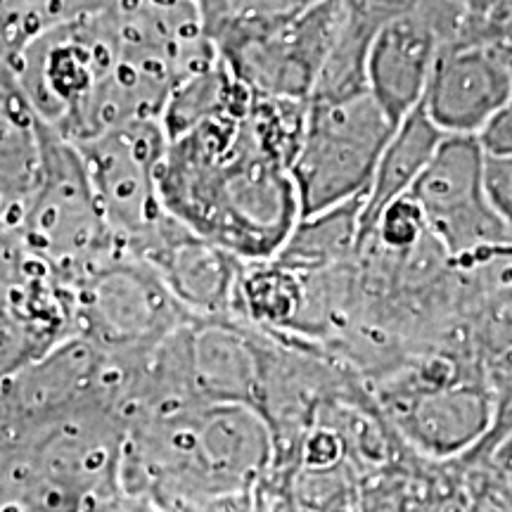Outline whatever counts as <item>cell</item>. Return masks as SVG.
I'll list each match as a JSON object with an SVG mask.
<instances>
[{
  "mask_svg": "<svg viewBox=\"0 0 512 512\" xmlns=\"http://www.w3.org/2000/svg\"><path fill=\"white\" fill-rule=\"evenodd\" d=\"M166 211L242 261L273 259L302 219L290 164L247 114H221L169 140L157 169Z\"/></svg>",
  "mask_w": 512,
  "mask_h": 512,
  "instance_id": "1",
  "label": "cell"
},
{
  "mask_svg": "<svg viewBox=\"0 0 512 512\" xmlns=\"http://www.w3.org/2000/svg\"><path fill=\"white\" fill-rule=\"evenodd\" d=\"M43 181L15 235L74 287L126 256L95 197L81 150L41 119Z\"/></svg>",
  "mask_w": 512,
  "mask_h": 512,
  "instance_id": "2",
  "label": "cell"
},
{
  "mask_svg": "<svg viewBox=\"0 0 512 512\" xmlns=\"http://www.w3.org/2000/svg\"><path fill=\"white\" fill-rule=\"evenodd\" d=\"M396 124L373 93L311 102L302 147L292 164L302 219L368 195Z\"/></svg>",
  "mask_w": 512,
  "mask_h": 512,
  "instance_id": "3",
  "label": "cell"
},
{
  "mask_svg": "<svg viewBox=\"0 0 512 512\" xmlns=\"http://www.w3.org/2000/svg\"><path fill=\"white\" fill-rule=\"evenodd\" d=\"M411 195L458 268L482 264L512 242V228L486 190V152L477 136L448 133Z\"/></svg>",
  "mask_w": 512,
  "mask_h": 512,
  "instance_id": "4",
  "label": "cell"
},
{
  "mask_svg": "<svg viewBox=\"0 0 512 512\" xmlns=\"http://www.w3.org/2000/svg\"><path fill=\"white\" fill-rule=\"evenodd\" d=\"M79 335L105 349H150L195 318L145 261L126 254L76 285Z\"/></svg>",
  "mask_w": 512,
  "mask_h": 512,
  "instance_id": "5",
  "label": "cell"
},
{
  "mask_svg": "<svg viewBox=\"0 0 512 512\" xmlns=\"http://www.w3.org/2000/svg\"><path fill=\"white\" fill-rule=\"evenodd\" d=\"M166 145L159 119H136L76 147L86 162L93 192L117 238L128 247L150 233L166 211L159 197L157 169Z\"/></svg>",
  "mask_w": 512,
  "mask_h": 512,
  "instance_id": "6",
  "label": "cell"
},
{
  "mask_svg": "<svg viewBox=\"0 0 512 512\" xmlns=\"http://www.w3.org/2000/svg\"><path fill=\"white\" fill-rule=\"evenodd\" d=\"M79 335L76 287L15 235L3 233V375H12Z\"/></svg>",
  "mask_w": 512,
  "mask_h": 512,
  "instance_id": "7",
  "label": "cell"
},
{
  "mask_svg": "<svg viewBox=\"0 0 512 512\" xmlns=\"http://www.w3.org/2000/svg\"><path fill=\"white\" fill-rule=\"evenodd\" d=\"M384 418L422 458L446 463L482 444L496 420L489 373L437 387L370 389Z\"/></svg>",
  "mask_w": 512,
  "mask_h": 512,
  "instance_id": "8",
  "label": "cell"
},
{
  "mask_svg": "<svg viewBox=\"0 0 512 512\" xmlns=\"http://www.w3.org/2000/svg\"><path fill=\"white\" fill-rule=\"evenodd\" d=\"M344 15V0H316L299 15L221 57L256 93L311 100Z\"/></svg>",
  "mask_w": 512,
  "mask_h": 512,
  "instance_id": "9",
  "label": "cell"
},
{
  "mask_svg": "<svg viewBox=\"0 0 512 512\" xmlns=\"http://www.w3.org/2000/svg\"><path fill=\"white\" fill-rule=\"evenodd\" d=\"M128 254L155 268L195 318H235L245 261L192 233L176 216L166 214L128 247Z\"/></svg>",
  "mask_w": 512,
  "mask_h": 512,
  "instance_id": "10",
  "label": "cell"
},
{
  "mask_svg": "<svg viewBox=\"0 0 512 512\" xmlns=\"http://www.w3.org/2000/svg\"><path fill=\"white\" fill-rule=\"evenodd\" d=\"M512 98V83L489 43L446 46L434 62L422 105L446 133L477 136Z\"/></svg>",
  "mask_w": 512,
  "mask_h": 512,
  "instance_id": "11",
  "label": "cell"
},
{
  "mask_svg": "<svg viewBox=\"0 0 512 512\" xmlns=\"http://www.w3.org/2000/svg\"><path fill=\"white\" fill-rule=\"evenodd\" d=\"M441 48L439 31L420 8L392 19L375 34L368 55V88L396 126L425 98Z\"/></svg>",
  "mask_w": 512,
  "mask_h": 512,
  "instance_id": "12",
  "label": "cell"
},
{
  "mask_svg": "<svg viewBox=\"0 0 512 512\" xmlns=\"http://www.w3.org/2000/svg\"><path fill=\"white\" fill-rule=\"evenodd\" d=\"M192 375L202 403H252L259 394V347L252 323L204 318L192 325Z\"/></svg>",
  "mask_w": 512,
  "mask_h": 512,
  "instance_id": "13",
  "label": "cell"
},
{
  "mask_svg": "<svg viewBox=\"0 0 512 512\" xmlns=\"http://www.w3.org/2000/svg\"><path fill=\"white\" fill-rule=\"evenodd\" d=\"M3 230L22 226L43 181L41 117L15 74L3 67Z\"/></svg>",
  "mask_w": 512,
  "mask_h": 512,
  "instance_id": "14",
  "label": "cell"
},
{
  "mask_svg": "<svg viewBox=\"0 0 512 512\" xmlns=\"http://www.w3.org/2000/svg\"><path fill=\"white\" fill-rule=\"evenodd\" d=\"M446 136L448 133L439 128L422 102L396 126L392 140L384 147L380 162H377L373 183H370L366 204H363L358 249L370 238L382 211L401 195L411 192Z\"/></svg>",
  "mask_w": 512,
  "mask_h": 512,
  "instance_id": "15",
  "label": "cell"
},
{
  "mask_svg": "<svg viewBox=\"0 0 512 512\" xmlns=\"http://www.w3.org/2000/svg\"><path fill=\"white\" fill-rule=\"evenodd\" d=\"M254 91L219 57L207 69L185 76L169 93L162 110L166 138L174 140L202 121L221 117V114H240L245 117L252 107Z\"/></svg>",
  "mask_w": 512,
  "mask_h": 512,
  "instance_id": "16",
  "label": "cell"
},
{
  "mask_svg": "<svg viewBox=\"0 0 512 512\" xmlns=\"http://www.w3.org/2000/svg\"><path fill=\"white\" fill-rule=\"evenodd\" d=\"M366 197L358 195L323 214L299 219L273 261L297 273L325 271L354 261L358 256V233H361V211Z\"/></svg>",
  "mask_w": 512,
  "mask_h": 512,
  "instance_id": "17",
  "label": "cell"
},
{
  "mask_svg": "<svg viewBox=\"0 0 512 512\" xmlns=\"http://www.w3.org/2000/svg\"><path fill=\"white\" fill-rule=\"evenodd\" d=\"M347 10V8H344ZM377 31L361 19L344 15V24L325 60L311 102H335L368 93V55Z\"/></svg>",
  "mask_w": 512,
  "mask_h": 512,
  "instance_id": "18",
  "label": "cell"
},
{
  "mask_svg": "<svg viewBox=\"0 0 512 512\" xmlns=\"http://www.w3.org/2000/svg\"><path fill=\"white\" fill-rule=\"evenodd\" d=\"M472 344L486 361L512 349V285L484 294L467 316Z\"/></svg>",
  "mask_w": 512,
  "mask_h": 512,
  "instance_id": "19",
  "label": "cell"
},
{
  "mask_svg": "<svg viewBox=\"0 0 512 512\" xmlns=\"http://www.w3.org/2000/svg\"><path fill=\"white\" fill-rule=\"evenodd\" d=\"M427 233H430V223H427L425 211L408 192V195H401L399 200H394L382 211L368 240L380 242L382 247L394 249V252H406V249L418 245Z\"/></svg>",
  "mask_w": 512,
  "mask_h": 512,
  "instance_id": "20",
  "label": "cell"
},
{
  "mask_svg": "<svg viewBox=\"0 0 512 512\" xmlns=\"http://www.w3.org/2000/svg\"><path fill=\"white\" fill-rule=\"evenodd\" d=\"M512 43V0H477L467 5L463 38L458 46Z\"/></svg>",
  "mask_w": 512,
  "mask_h": 512,
  "instance_id": "21",
  "label": "cell"
},
{
  "mask_svg": "<svg viewBox=\"0 0 512 512\" xmlns=\"http://www.w3.org/2000/svg\"><path fill=\"white\" fill-rule=\"evenodd\" d=\"M418 3L420 0H344V8L351 17L380 31L384 24L411 12Z\"/></svg>",
  "mask_w": 512,
  "mask_h": 512,
  "instance_id": "22",
  "label": "cell"
},
{
  "mask_svg": "<svg viewBox=\"0 0 512 512\" xmlns=\"http://www.w3.org/2000/svg\"><path fill=\"white\" fill-rule=\"evenodd\" d=\"M486 190L512 228V157H486Z\"/></svg>",
  "mask_w": 512,
  "mask_h": 512,
  "instance_id": "23",
  "label": "cell"
},
{
  "mask_svg": "<svg viewBox=\"0 0 512 512\" xmlns=\"http://www.w3.org/2000/svg\"><path fill=\"white\" fill-rule=\"evenodd\" d=\"M486 157H512V98L477 133Z\"/></svg>",
  "mask_w": 512,
  "mask_h": 512,
  "instance_id": "24",
  "label": "cell"
},
{
  "mask_svg": "<svg viewBox=\"0 0 512 512\" xmlns=\"http://www.w3.org/2000/svg\"><path fill=\"white\" fill-rule=\"evenodd\" d=\"M463 3H465V5H472V3H477V0H463Z\"/></svg>",
  "mask_w": 512,
  "mask_h": 512,
  "instance_id": "25",
  "label": "cell"
}]
</instances>
